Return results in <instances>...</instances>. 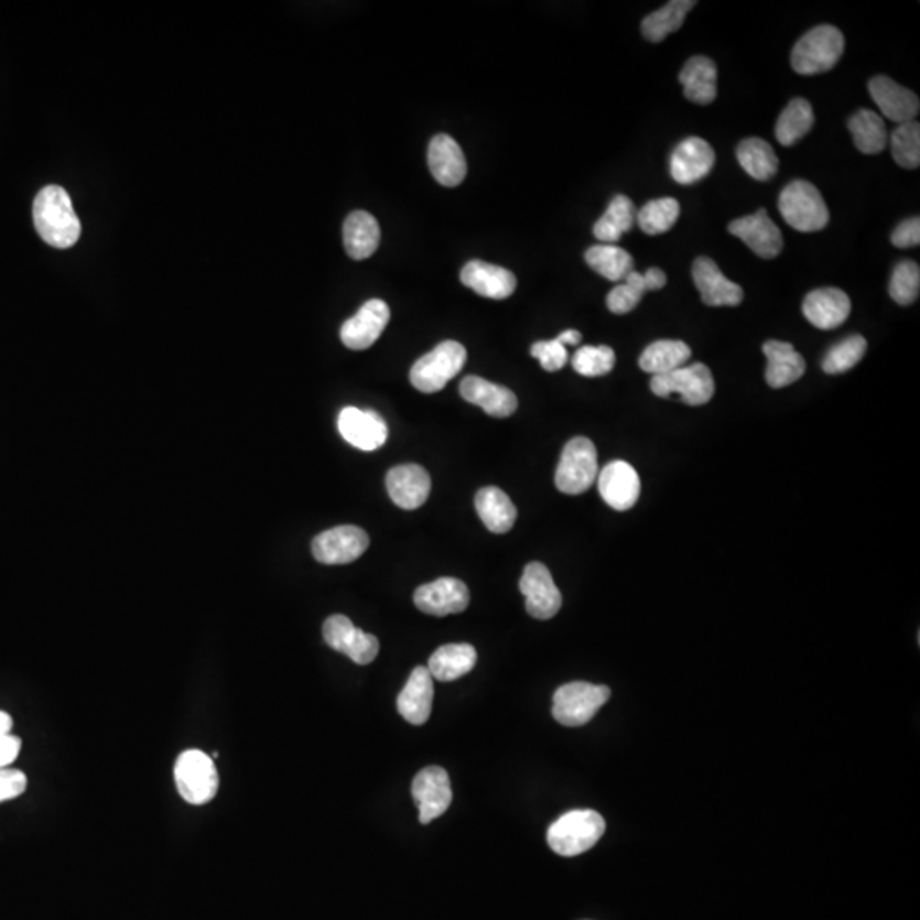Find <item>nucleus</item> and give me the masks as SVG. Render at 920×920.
I'll list each match as a JSON object with an SVG mask.
<instances>
[{
    "label": "nucleus",
    "mask_w": 920,
    "mask_h": 920,
    "mask_svg": "<svg viewBox=\"0 0 920 920\" xmlns=\"http://www.w3.org/2000/svg\"><path fill=\"white\" fill-rule=\"evenodd\" d=\"M520 592L526 597L527 613L533 619H551L560 613L563 605L560 588L542 563L527 564L520 580Z\"/></svg>",
    "instance_id": "nucleus-12"
},
{
    "label": "nucleus",
    "mask_w": 920,
    "mask_h": 920,
    "mask_svg": "<svg viewBox=\"0 0 920 920\" xmlns=\"http://www.w3.org/2000/svg\"><path fill=\"white\" fill-rule=\"evenodd\" d=\"M691 348L688 343L679 339H660L651 343L641 357L639 368L651 376H663L673 372L677 368L684 367L691 360Z\"/></svg>",
    "instance_id": "nucleus-33"
},
{
    "label": "nucleus",
    "mask_w": 920,
    "mask_h": 920,
    "mask_svg": "<svg viewBox=\"0 0 920 920\" xmlns=\"http://www.w3.org/2000/svg\"><path fill=\"white\" fill-rule=\"evenodd\" d=\"M177 793L190 804H207L218 791V772L205 751L186 750L174 766Z\"/></svg>",
    "instance_id": "nucleus-7"
},
{
    "label": "nucleus",
    "mask_w": 920,
    "mask_h": 920,
    "mask_svg": "<svg viewBox=\"0 0 920 920\" xmlns=\"http://www.w3.org/2000/svg\"><path fill=\"white\" fill-rule=\"evenodd\" d=\"M844 34L831 24L813 28L797 43L791 65L801 76H816L832 71L844 53Z\"/></svg>",
    "instance_id": "nucleus-3"
},
{
    "label": "nucleus",
    "mask_w": 920,
    "mask_h": 920,
    "mask_svg": "<svg viewBox=\"0 0 920 920\" xmlns=\"http://www.w3.org/2000/svg\"><path fill=\"white\" fill-rule=\"evenodd\" d=\"M609 699L610 689L607 685L588 684V682L561 685L554 692L552 716L560 725L570 726V728L583 726L594 719L595 714Z\"/></svg>",
    "instance_id": "nucleus-6"
},
{
    "label": "nucleus",
    "mask_w": 920,
    "mask_h": 920,
    "mask_svg": "<svg viewBox=\"0 0 920 920\" xmlns=\"http://www.w3.org/2000/svg\"><path fill=\"white\" fill-rule=\"evenodd\" d=\"M651 392L658 398L679 396L689 407H703L714 396V379L704 364L684 365L673 372L654 376Z\"/></svg>",
    "instance_id": "nucleus-9"
},
{
    "label": "nucleus",
    "mask_w": 920,
    "mask_h": 920,
    "mask_svg": "<svg viewBox=\"0 0 920 920\" xmlns=\"http://www.w3.org/2000/svg\"><path fill=\"white\" fill-rule=\"evenodd\" d=\"M572 364L580 376H607L616 365V354L610 346H583L573 355Z\"/></svg>",
    "instance_id": "nucleus-43"
},
{
    "label": "nucleus",
    "mask_w": 920,
    "mask_h": 920,
    "mask_svg": "<svg viewBox=\"0 0 920 920\" xmlns=\"http://www.w3.org/2000/svg\"><path fill=\"white\" fill-rule=\"evenodd\" d=\"M21 751V740L14 735L0 736V769H8Z\"/></svg>",
    "instance_id": "nucleus-49"
},
{
    "label": "nucleus",
    "mask_w": 920,
    "mask_h": 920,
    "mask_svg": "<svg viewBox=\"0 0 920 920\" xmlns=\"http://www.w3.org/2000/svg\"><path fill=\"white\" fill-rule=\"evenodd\" d=\"M680 204L675 198H658L648 202L636 215L642 232L650 236L667 232L679 220Z\"/></svg>",
    "instance_id": "nucleus-40"
},
{
    "label": "nucleus",
    "mask_w": 920,
    "mask_h": 920,
    "mask_svg": "<svg viewBox=\"0 0 920 920\" xmlns=\"http://www.w3.org/2000/svg\"><path fill=\"white\" fill-rule=\"evenodd\" d=\"M530 355L541 361L545 372H558L567 364L566 346L561 345L556 338L551 342L533 343Z\"/></svg>",
    "instance_id": "nucleus-46"
},
{
    "label": "nucleus",
    "mask_w": 920,
    "mask_h": 920,
    "mask_svg": "<svg viewBox=\"0 0 920 920\" xmlns=\"http://www.w3.org/2000/svg\"><path fill=\"white\" fill-rule=\"evenodd\" d=\"M692 279L704 304L710 307H733L744 301V289L726 279L719 267L707 256H701L694 261Z\"/></svg>",
    "instance_id": "nucleus-18"
},
{
    "label": "nucleus",
    "mask_w": 920,
    "mask_h": 920,
    "mask_svg": "<svg viewBox=\"0 0 920 920\" xmlns=\"http://www.w3.org/2000/svg\"><path fill=\"white\" fill-rule=\"evenodd\" d=\"M391 500L402 510H416L429 500L432 479L425 467L402 464L389 470L386 479Z\"/></svg>",
    "instance_id": "nucleus-21"
},
{
    "label": "nucleus",
    "mask_w": 920,
    "mask_h": 920,
    "mask_svg": "<svg viewBox=\"0 0 920 920\" xmlns=\"http://www.w3.org/2000/svg\"><path fill=\"white\" fill-rule=\"evenodd\" d=\"M429 167L442 186L454 188L466 180L467 162L463 149L451 136L433 137L429 147Z\"/></svg>",
    "instance_id": "nucleus-24"
},
{
    "label": "nucleus",
    "mask_w": 920,
    "mask_h": 920,
    "mask_svg": "<svg viewBox=\"0 0 920 920\" xmlns=\"http://www.w3.org/2000/svg\"><path fill=\"white\" fill-rule=\"evenodd\" d=\"M469 600V588L466 583L455 578H439L421 585L414 592V605L418 609L436 617L464 613Z\"/></svg>",
    "instance_id": "nucleus-14"
},
{
    "label": "nucleus",
    "mask_w": 920,
    "mask_h": 920,
    "mask_svg": "<svg viewBox=\"0 0 920 920\" xmlns=\"http://www.w3.org/2000/svg\"><path fill=\"white\" fill-rule=\"evenodd\" d=\"M411 793L420 810V822L423 825L444 815L452 803L451 779H448L447 770L439 766L420 770L414 778Z\"/></svg>",
    "instance_id": "nucleus-13"
},
{
    "label": "nucleus",
    "mask_w": 920,
    "mask_h": 920,
    "mask_svg": "<svg viewBox=\"0 0 920 920\" xmlns=\"http://www.w3.org/2000/svg\"><path fill=\"white\" fill-rule=\"evenodd\" d=\"M461 396L470 404L483 408L493 418L511 416L519 408V399L510 389L481 377H466L461 382Z\"/></svg>",
    "instance_id": "nucleus-27"
},
{
    "label": "nucleus",
    "mask_w": 920,
    "mask_h": 920,
    "mask_svg": "<svg viewBox=\"0 0 920 920\" xmlns=\"http://www.w3.org/2000/svg\"><path fill=\"white\" fill-rule=\"evenodd\" d=\"M598 493L605 504L617 511L635 507L641 493V481L631 464L614 461L598 473Z\"/></svg>",
    "instance_id": "nucleus-17"
},
{
    "label": "nucleus",
    "mask_w": 920,
    "mask_h": 920,
    "mask_svg": "<svg viewBox=\"0 0 920 920\" xmlns=\"http://www.w3.org/2000/svg\"><path fill=\"white\" fill-rule=\"evenodd\" d=\"M642 279H645V285H647L648 292L650 290L663 289L667 285L665 271L660 270V268H650V270H647V273H642Z\"/></svg>",
    "instance_id": "nucleus-50"
},
{
    "label": "nucleus",
    "mask_w": 920,
    "mask_h": 920,
    "mask_svg": "<svg viewBox=\"0 0 920 920\" xmlns=\"http://www.w3.org/2000/svg\"><path fill=\"white\" fill-rule=\"evenodd\" d=\"M12 728V717L4 711H0V736L8 735Z\"/></svg>",
    "instance_id": "nucleus-52"
},
{
    "label": "nucleus",
    "mask_w": 920,
    "mask_h": 920,
    "mask_svg": "<svg viewBox=\"0 0 920 920\" xmlns=\"http://www.w3.org/2000/svg\"><path fill=\"white\" fill-rule=\"evenodd\" d=\"M729 234L738 237L764 260H772L782 251V234L770 220L767 212L759 210L747 217L736 218L728 226Z\"/></svg>",
    "instance_id": "nucleus-19"
},
{
    "label": "nucleus",
    "mask_w": 920,
    "mask_h": 920,
    "mask_svg": "<svg viewBox=\"0 0 920 920\" xmlns=\"http://www.w3.org/2000/svg\"><path fill=\"white\" fill-rule=\"evenodd\" d=\"M461 282L469 286L481 297L504 301L510 297L517 289V279L507 268L485 263V261H469L461 271Z\"/></svg>",
    "instance_id": "nucleus-25"
},
{
    "label": "nucleus",
    "mask_w": 920,
    "mask_h": 920,
    "mask_svg": "<svg viewBox=\"0 0 920 920\" xmlns=\"http://www.w3.org/2000/svg\"><path fill=\"white\" fill-rule=\"evenodd\" d=\"M815 123V113L807 99H793L786 106L778 123H776V139L781 145H794L798 140L810 133Z\"/></svg>",
    "instance_id": "nucleus-39"
},
{
    "label": "nucleus",
    "mask_w": 920,
    "mask_h": 920,
    "mask_svg": "<svg viewBox=\"0 0 920 920\" xmlns=\"http://www.w3.org/2000/svg\"><path fill=\"white\" fill-rule=\"evenodd\" d=\"M716 154L706 140L689 137L675 147L670 158V174L679 184H694L713 170Z\"/></svg>",
    "instance_id": "nucleus-20"
},
{
    "label": "nucleus",
    "mask_w": 920,
    "mask_h": 920,
    "mask_svg": "<svg viewBox=\"0 0 920 920\" xmlns=\"http://www.w3.org/2000/svg\"><path fill=\"white\" fill-rule=\"evenodd\" d=\"M695 8L694 0H672L669 4L651 12L641 24L642 36L648 42L660 43L684 24L685 15Z\"/></svg>",
    "instance_id": "nucleus-36"
},
{
    "label": "nucleus",
    "mask_w": 920,
    "mask_h": 920,
    "mask_svg": "<svg viewBox=\"0 0 920 920\" xmlns=\"http://www.w3.org/2000/svg\"><path fill=\"white\" fill-rule=\"evenodd\" d=\"M338 430L349 445L360 451L372 452L382 447L388 440V423L372 410L348 407L339 413Z\"/></svg>",
    "instance_id": "nucleus-15"
},
{
    "label": "nucleus",
    "mask_w": 920,
    "mask_h": 920,
    "mask_svg": "<svg viewBox=\"0 0 920 920\" xmlns=\"http://www.w3.org/2000/svg\"><path fill=\"white\" fill-rule=\"evenodd\" d=\"M636 215H638V210H636L635 204L628 196H614L609 207L594 226L595 237L605 245H614V242L619 241L624 234L629 232L635 227Z\"/></svg>",
    "instance_id": "nucleus-34"
},
{
    "label": "nucleus",
    "mask_w": 920,
    "mask_h": 920,
    "mask_svg": "<svg viewBox=\"0 0 920 920\" xmlns=\"http://www.w3.org/2000/svg\"><path fill=\"white\" fill-rule=\"evenodd\" d=\"M346 255L351 260H367L380 245V227L374 215L357 210L346 217L343 226Z\"/></svg>",
    "instance_id": "nucleus-29"
},
{
    "label": "nucleus",
    "mask_w": 920,
    "mask_h": 920,
    "mask_svg": "<svg viewBox=\"0 0 920 920\" xmlns=\"http://www.w3.org/2000/svg\"><path fill=\"white\" fill-rule=\"evenodd\" d=\"M391 320L388 304L380 299L365 302L342 326V342L349 349H367L380 338Z\"/></svg>",
    "instance_id": "nucleus-16"
},
{
    "label": "nucleus",
    "mask_w": 920,
    "mask_h": 920,
    "mask_svg": "<svg viewBox=\"0 0 920 920\" xmlns=\"http://www.w3.org/2000/svg\"><path fill=\"white\" fill-rule=\"evenodd\" d=\"M34 227L46 245L68 249L79 241L80 220L68 193L57 184L40 190L33 204Z\"/></svg>",
    "instance_id": "nucleus-1"
},
{
    "label": "nucleus",
    "mask_w": 920,
    "mask_h": 920,
    "mask_svg": "<svg viewBox=\"0 0 920 920\" xmlns=\"http://www.w3.org/2000/svg\"><path fill=\"white\" fill-rule=\"evenodd\" d=\"M598 477L597 448L592 440L576 436L570 440L558 464L556 488L566 495H582L594 486Z\"/></svg>",
    "instance_id": "nucleus-8"
},
{
    "label": "nucleus",
    "mask_w": 920,
    "mask_h": 920,
    "mask_svg": "<svg viewBox=\"0 0 920 920\" xmlns=\"http://www.w3.org/2000/svg\"><path fill=\"white\" fill-rule=\"evenodd\" d=\"M476 648L467 642H454L439 648L430 657L429 672L440 682H454L476 667Z\"/></svg>",
    "instance_id": "nucleus-31"
},
{
    "label": "nucleus",
    "mask_w": 920,
    "mask_h": 920,
    "mask_svg": "<svg viewBox=\"0 0 920 920\" xmlns=\"http://www.w3.org/2000/svg\"><path fill=\"white\" fill-rule=\"evenodd\" d=\"M684 95L695 105H711L717 96V67L711 58H689L679 74Z\"/></svg>",
    "instance_id": "nucleus-30"
},
{
    "label": "nucleus",
    "mask_w": 920,
    "mask_h": 920,
    "mask_svg": "<svg viewBox=\"0 0 920 920\" xmlns=\"http://www.w3.org/2000/svg\"><path fill=\"white\" fill-rule=\"evenodd\" d=\"M433 697L435 688L432 673L426 667H416L398 695L399 714L411 725H425L432 714Z\"/></svg>",
    "instance_id": "nucleus-23"
},
{
    "label": "nucleus",
    "mask_w": 920,
    "mask_h": 920,
    "mask_svg": "<svg viewBox=\"0 0 920 920\" xmlns=\"http://www.w3.org/2000/svg\"><path fill=\"white\" fill-rule=\"evenodd\" d=\"M890 297L897 304L910 305L919 297L920 268L913 261H901L895 267L890 280Z\"/></svg>",
    "instance_id": "nucleus-45"
},
{
    "label": "nucleus",
    "mask_w": 920,
    "mask_h": 920,
    "mask_svg": "<svg viewBox=\"0 0 920 920\" xmlns=\"http://www.w3.org/2000/svg\"><path fill=\"white\" fill-rule=\"evenodd\" d=\"M647 292L648 290L647 285H645L642 274L636 270L631 271L624 279V283L610 290L609 295H607V307L614 314H628V312L635 311L638 307L639 302L642 301Z\"/></svg>",
    "instance_id": "nucleus-44"
},
{
    "label": "nucleus",
    "mask_w": 920,
    "mask_h": 920,
    "mask_svg": "<svg viewBox=\"0 0 920 920\" xmlns=\"http://www.w3.org/2000/svg\"><path fill=\"white\" fill-rule=\"evenodd\" d=\"M854 145L863 154H879L888 142L887 127L878 113L872 109H859L849 120Z\"/></svg>",
    "instance_id": "nucleus-37"
},
{
    "label": "nucleus",
    "mask_w": 920,
    "mask_h": 920,
    "mask_svg": "<svg viewBox=\"0 0 920 920\" xmlns=\"http://www.w3.org/2000/svg\"><path fill=\"white\" fill-rule=\"evenodd\" d=\"M866 349H868V342L863 336L854 335L842 339L841 343L832 346L823 358V372L831 374V376L847 372L863 360Z\"/></svg>",
    "instance_id": "nucleus-41"
},
{
    "label": "nucleus",
    "mask_w": 920,
    "mask_h": 920,
    "mask_svg": "<svg viewBox=\"0 0 920 920\" xmlns=\"http://www.w3.org/2000/svg\"><path fill=\"white\" fill-rule=\"evenodd\" d=\"M605 832V820L594 810H573L549 826L548 844L563 857L591 851Z\"/></svg>",
    "instance_id": "nucleus-2"
},
{
    "label": "nucleus",
    "mask_w": 920,
    "mask_h": 920,
    "mask_svg": "<svg viewBox=\"0 0 920 920\" xmlns=\"http://www.w3.org/2000/svg\"><path fill=\"white\" fill-rule=\"evenodd\" d=\"M891 242L897 248H913L920 245V218L912 217L901 223L891 234Z\"/></svg>",
    "instance_id": "nucleus-48"
},
{
    "label": "nucleus",
    "mask_w": 920,
    "mask_h": 920,
    "mask_svg": "<svg viewBox=\"0 0 920 920\" xmlns=\"http://www.w3.org/2000/svg\"><path fill=\"white\" fill-rule=\"evenodd\" d=\"M323 636L327 647L351 658L357 665H368L379 654V639L358 629L342 614L327 617L323 626Z\"/></svg>",
    "instance_id": "nucleus-10"
},
{
    "label": "nucleus",
    "mask_w": 920,
    "mask_h": 920,
    "mask_svg": "<svg viewBox=\"0 0 920 920\" xmlns=\"http://www.w3.org/2000/svg\"><path fill=\"white\" fill-rule=\"evenodd\" d=\"M585 261L592 270L609 282H620L635 271L632 256L614 245L592 246L585 252Z\"/></svg>",
    "instance_id": "nucleus-38"
},
{
    "label": "nucleus",
    "mask_w": 920,
    "mask_h": 920,
    "mask_svg": "<svg viewBox=\"0 0 920 920\" xmlns=\"http://www.w3.org/2000/svg\"><path fill=\"white\" fill-rule=\"evenodd\" d=\"M762 351L767 357L766 380L770 388H788L804 376L807 364L791 343L770 339Z\"/></svg>",
    "instance_id": "nucleus-28"
},
{
    "label": "nucleus",
    "mask_w": 920,
    "mask_h": 920,
    "mask_svg": "<svg viewBox=\"0 0 920 920\" xmlns=\"http://www.w3.org/2000/svg\"><path fill=\"white\" fill-rule=\"evenodd\" d=\"M868 87L873 101L888 120L898 125L909 123L919 113V98L895 80L885 76L873 77Z\"/></svg>",
    "instance_id": "nucleus-22"
},
{
    "label": "nucleus",
    "mask_w": 920,
    "mask_h": 920,
    "mask_svg": "<svg viewBox=\"0 0 920 920\" xmlns=\"http://www.w3.org/2000/svg\"><path fill=\"white\" fill-rule=\"evenodd\" d=\"M851 314L847 293L838 289H819L808 293L803 301V316L819 329H835Z\"/></svg>",
    "instance_id": "nucleus-26"
},
{
    "label": "nucleus",
    "mask_w": 920,
    "mask_h": 920,
    "mask_svg": "<svg viewBox=\"0 0 920 920\" xmlns=\"http://www.w3.org/2000/svg\"><path fill=\"white\" fill-rule=\"evenodd\" d=\"M467 360V351L461 343L444 342L421 357L411 368L413 388L425 394L442 391L457 376Z\"/></svg>",
    "instance_id": "nucleus-5"
},
{
    "label": "nucleus",
    "mask_w": 920,
    "mask_h": 920,
    "mask_svg": "<svg viewBox=\"0 0 920 920\" xmlns=\"http://www.w3.org/2000/svg\"><path fill=\"white\" fill-rule=\"evenodd\" d=\"M28 779L24 772L14 769H0V803L14 800L26 791Z\"/></svg>",
    "instance_id": "nucleus-47"
},
{
    "label": "nucleus",
    "mask_w": 920,
    "mask_h": 920,
    "mask_svg": "<svg viewBox=\"0 0 920 920\" xmlns=\"http://www.w3.org/2000/svg\"><path fill=\"white\" fill-rule=\"evenodd\" d=\"M736 159L745 173L754 180L769 181L778 173V155L766 140L756 139V137L745 139L736 149Z\"/></svg>",
    "instance_id": "nucleus-35"
},
{
    "label": "nucleus",
    "mask_w": 920,
    "mask_h": 920,
    "mask_svg": "<svg viewBox=\"0 0 920 920\" xmlns=\"http://www.w3.org/2000/svg\"><path fill=\"white\" fill-rule=\"evenodd\" d=\"M476 510L486 529L493 533L508 532L517 520V508L511 504L507 493L496 486L479 489L476 495Z\"/></svg>",
    "instance_id": "nucleus-32"
},
{
    "label": "nucleus",
    "mask_w": 920,
    "mask_h": 920,
    "mask_svg": "<svg viewBox=\"0 0 920 920\" xmlns=\"http://www.w3.org/2000/svg\"><path fill=\"white\" fill-rule=\"evenodd\" d=\"M779 212L788 226L800 232L825 229L831 220L825 199L815 184L808 181L789 183L779 196Z\"/></svg>",
    "instance_id": "nucleus-4"
},
{
    "label": "nucleus",
    "mask_w": 920,
    "mask_h": 920,
    "mask_svg": "<svg viewBox=\"0 0 920 920\" xmlns=\"http://www.w3.org/2000/svg\"><path fill=\"white\" fill-rule=\"evenodd\" d=\"M370 544L368 533L357 526L324 530L312 541V554L323 564H348L357 561Z\"/></svg>",
    "instance_id": "nucleus-11"
},
{
    "label": "nucleus",
    "mask_w": 920,
    "mask_h": 920,
    "mask_svg": "<svg viewBox=\"0 0 920 920\" xmlns=\"http://www.w3.org/2000/svg\"><path fill=\"white\" fill-rule=\"evenodd\" d=\"M556 339L563 346H567V345L573 346V345H578V343L582 342V335H580V331L567 329V331H563V333H561V335L558 336Z\"/></svg>",
    "instance_id": "nucleus-51"
},
{
    "label": "nucleus",
    "mask_w": 920,
    "mask_h": 920,
    "mask_svg": "<svg viewBox=\"0 0 920 920\" xmlns=\"http://www.w3.org/2000/svg\"><path fill=\"white\" fill-rule=\"evenodd\" d=\"M891 154L903 170H916L920 164V125L916 120L898 125L891 133Z\"/></svg>",
    "instance_id": "nucleus-42"
}]
</instances>
